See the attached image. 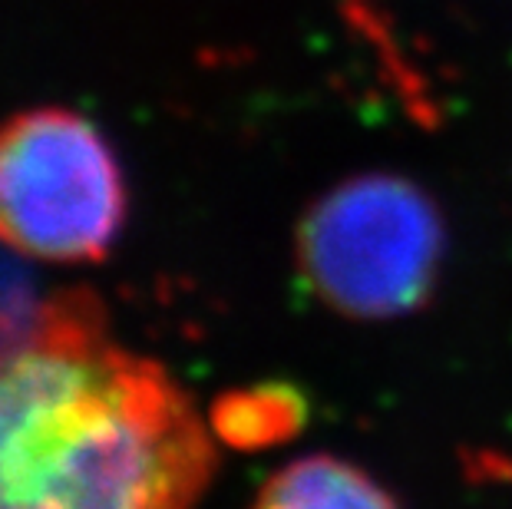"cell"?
I'll return each mask as SVG.
<instances>
[{"label": "cell", "mask_w": 512, "mask_h": 509, "mask_svg": "<svg viewBox=\"0 0 512 509\" xmlns=\"http://www.w3.org/2000/svg\"><path fill=\"white\" fill-rule=\"evenodd\" d=\"M152 357L123 348L86 288L0 334V509H195L219 447Z\"/></svg>", "instance_id": "6da1fadb"}, {"label": "cell", "mask_w": 512, "mask_h": 509, "mask_svg": "<svg viewBox=\"0 0 512 509\" xmlns=\"http://www.w3.org/2000/svg\"><path fill=\"white\" fill-rule=\"evenodd\" d=\"M446 255L437 199L400 172H357L321 192L294 229V262L347 321L410 318L433 298Z\"/></svg>", "instance_id": "7a4b0ae2"}, {"label": "cell", "mask_w": 512, "mask_h": 509, "mask_svg": "<svg viewBox=\"0 0 512 509\" xmlns=\"http://www.w3.org/2000/svg\"><path fill=\"white\" fill-rule=\"evenodd\" d=\"M123 222V172L90 119L40 106L0 123V245L86 265L110 255Z\"/></svg>", "instance_id": "3957f363"}, {"label": "cell", "mask_w": 512, "mask_h": 509, "mask_svg": "<svg viewBox=\"0 0 512 509\" xmlns=\"http://www.w3.org/2000/svg\"><path fill=\"white\" fill-rule=\"evenodd\" d=\"M252 509H400V503L364 467L314 453L271 473Z\"/></svg>", "instance_id": "277c9868"}, {"label": "cell", "mask_w": 512, "mask_h": 509, "mask_svg": "<svg viewBox=\"0 0 512 509\" xmlns=\"http://www.w3.org/2000/svg\"><path fill=\"white\" fill-rule=\"evenodd\" d=\"M308 397L288 381H261L228 391L212 404L209 424L215 440L235 450L281 447L308 424Z\"/></svg>", "instance_id": "5b68a950"}, {"label": "cell", "mask_w": 512, "mask_h": 509, "mask_svg": "<svg viewBox=\"0 0 512 509\" xmlns=\"http://www.w3.org/2000/svg\"><path fill=\"white\" fill-rule=\"evenodd\" d=\"M37 301L40 298H34V291H30V278L7 255H0V334L24 321Z\"/></svg>", "instance_id": "8992f818"}, {"label": "cell", "mask_w": 512, "mask_h": 509, "mask_svg": "<svg viewBox=\"0 0 512 509\" xmlns=\"http://www.w3.org/2000/svg\"><path fill=\"white\" fill-rule=\"evenodd\" d=\"M344 4L351 7V10H357V14H361V24H364V30H377V27H374V20L367 17V0H344Z\"/></svg>", "instance_id": "52a82bcc"}]
</instances>
